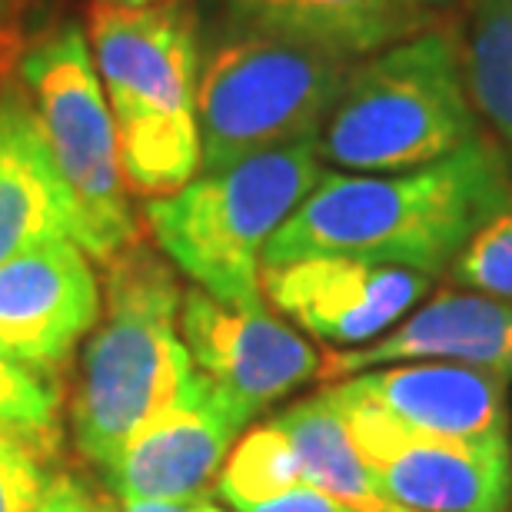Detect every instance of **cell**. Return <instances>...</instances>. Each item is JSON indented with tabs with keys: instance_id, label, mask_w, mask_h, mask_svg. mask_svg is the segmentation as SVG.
I'll return each instance as SVG.
<instances>
[{
	"instance_id": "25",
	"label": "cell",
	"mask_w": 512,
	"mask_h": 512,
	"mask_svg": "<svg viewBox=\"0 0 512 512\" xmlns=\"http://www.w3.org/2000/svg\"><path fill=\"white\" fill-rule=\"evenodd\" d=\"M187 506H177V503H133V506H124V512H187Z\"/></svg>"
},
{
	"instance_id": "5",
	"label": "cell",
	"mask_w": 512,
	"mask_h": 512,
	"mask_svg": "<svg viewBox=\"0 0 512 512\" xmlns=\"http://www.w3.org/2000/svg\"><path fill=\"white\" fill-rule=\"evenodd\" d=\"M323 173L320 137L203 170L187 187L147 203L150 233L197 290L220 303L263 306V247Z\"/></svg>"
},
{
	"instance_id": "3",
	"label": "cell",
	"mask_w": 512,
	"mask_h": 512,
	"mask_svg": "<svg viewBox=\"0 0 512 512\" xmlns=\"http://www.w3.org/2000/svg\"><path fill=\"white\" fill-rule=\"evenodd\" d=\"M90 50L117 124L127 183L150 200L187 187L203 160L200 47L190 14L173 4H97Z\"/></svg>"
},
{
	"instance_id": "12",
	"label": "cell",
	"mask_w": 512,
	"mask_h": 512,
	"mask_svg": "<svg viewBox=\"0 0 512 512\" xmlns=\"http://www.w3.org/2000/svg\"><path fill=\"white\" fill-rule=\"evenodd\" d=\"M100 323V283L74 240H47L0 263V343L50 373Z\"/></svg>"
},
{
	"instance_id": "10",
	"label": "cell",
	"mask_w": 512,
	"mask_h": 512,
	"mask_svg": "<svg viewBox=\"0 0 512 512\" xmlns=\"http://www.w3.org/2000/svg\"><path fill=\"white\" fill-rule=\"evenodd\" d=\"M180 336L197 373L250 416L320 376L313 343L263 306H233L203 290H183Z\"/></svg>"
},
{
	"instance_id": "21",
	"label": "cell",
	"mask_w": 512,
	"mask_h": 512,
	"mask_svg": "<svg viewBox=\"0 0 512 512\" xmlns=\"http://www.w3.org/2000/svg\"><path fill=\"white\" fill-rule=\"evenodd\" d=\"M449 273L459 286L512 303V193L506 207L456 256Z\"/></svg>"
},
{
	"instance_id": "19",
	"label": "cell",
	"mask_w": 512,
	"mask_h": 512,
	"mask_svg": "<svg viewBox=\"0 0 512 512\" xmlns=\"http://www.w3.org/2000/svg\"><path fill=\"white\" fill-rule=\"evenodd\" d=\"M303 473L293 456V446L276 423L256 426L230 449L227 463L217 476V496L230 509L243 512L247 506L266 503V499L300 486Z\"/></svg>"
},
{
	"instance_id": "22",
	"label": "cell",
	"mask_w": 512,
	"mask_h": 512,
	"mask_svg": "<svg viewBox=\"0 0 512 512\" xmlns=\"http://www.w3.org/2000/svg\"><path fill=\"white\" fill-rule=\"evenodd\" d=\"M50 453L0 429V512H37L54 473Z\"/></svg>"
},
{
	"instance_id": "24",
	"label": "cell",
	"mask_w": 512,
	"mask_h": 512,
	"mask_svg": "<svg viewBox=\"0 0 512 512\" xmlns=\"http://www.w3.org/2000/svg\"><path fill=\"white\" fill-rule=\"evenodd\" d=\"M37 512H110L90 489L74 476H54L40 499Z\"/></svg>"
},
{
	"instance_id": "15",
	"label": "cell",
	"mask_w": 512,
	"mask_h": 512,
	"mask_svg": "<svg viewBox=\"0 0 512 512\" xmlns=\"http://www.w3.org/2000/svg\"><path fill=\"white\" fill-rule=\"evenodd\" d=\"M47 240H74V203L34 107L0 100V263Z\"/></svg>"
},
{
	"instance_id": "8",
	"label": "cell",
	"mask_w": 512,
	"mask_h": 512,
	"mask_svg": "<svg viewBox=\"0 0 512 512\" xmlns=\"http://www.w3.org/2000/svg\"><path fill=\"white\" fill-rule=\"evenodd\" d=\"M353 443L393 503L416 512H512V439H449L336 396Z\"/></svg>"
},
{
	"instance_id": "26",
	"label": "cell",
	"mask_w": 512,
	"mask_h": 512,
	"mask_svg": "<svg viewBox=\"0 0 512 512\" xmlns=\"http://www.w3.org/2000/svg\"><path fill=\"white\" fill-rule=\"evenodd\" d=\"M187 512H227V509H220L213 499H207V496H200V499H193V503L187 506Z\"/></svg>"
},
{
	"instance_id": "1",
	"label": "cell",
	"mask_w": 512,
	"mask_h": 512,
	"mask_svg": "<svg viewBox=\"0 0 512 512\" xmlns=\"http://www.w3.org/2000/svg\"><path fill=\"white\" fill-rule=\"evenodd\" d=\"M509 193V157L486 133L419 170H326L263 247L260 270L303 256H353L436 276L506 207Z\"/></svg>"
},
{
	"instance_id": "18",
	"label": "cell",
	"mask_w": 512,
	"mask_h": 512,
	"mask_svg": "<svg viewBox=\"0 0 512 512\" xmlns=\"http://www.w3.org/2000/svg\"><path fill=\"white\" fill-rule=\"evenodd\" d=\"M476 114L512 150V0H476L463 44Z\"/></svg>"
},
{
	"instance_id": "2",
	"label": "cell",
	"mask_w": 512,
	"mask_h": 512,
	"mask_svg": "<svg viewBox=\"0 0 512 512\" xmlns=\"http://www.w3.org/2000/svg\"><path fill=\"white\" fill-rule=\"evenodd\" d=\"M180 300L173 270L143 243L110 260L107 320L87 343L74 396L77 446L104 473L197 380L180 336Z\"/></svg>"
},
{
	"instance_id": "11",
	"label": "cell",
	"mask_w": 512,
	"mask_h": 512,
	"mask_svg": "<svg viewBox=\"0 0 512 512\" xmlns=\"http://www.w3.org/2000/svg\"><path fill=\"white\" fill-rule=\"evenodd\" d=\"M240 403L197 373L190 389L124 446L110 466V486L124 506H187L217 483L237 436L253 423Z\"/></svg>"
},
{
	"instance_id": "6",
	"label": "cell",
	"mask_w": 512,
	"mask_h": 512,
	"mask_svg": "<svg viewBox=\"0 0 512 512\" xmlns=\"http://www.w3.org/2000/svg\"><path fill=\"white\" fill-rule=\"evenodd\" d=\"M353 64L330 50L240 30L200 67V173L320 137Z\"/></svg>"
},
{
	"instance_id": "13",
	"label": "cell",
	"mask_w": 512,
	"mask_h": 512,
	"mask_svg": "<svg viewBox=\"0 0 512 512\" xmlns=\"http://www.w3.org/2000/svg\"><path fill=\"white\" fill-rule=\"evenodd\" d=\"M336 396L376 406L399 426L449 439L509 436V380L463 363H389L336 380Z\"/></svg>"
},
{
	"instance_id": "23",
	"label": "cell",
	"mask_w": 512,
	"mask_h": 512,
	"mask_svg": "<svg viewBox=\"0 0 512 512\" xmlns=\"http://www.w3.org/2000/svg\"><path fill=\"white\" fill-rule=\"evenodd\" d=\"M243 512H360V509L346 506L343 499L323 493V489H316L310 483H300V486L286 489V493H280V496L266 499V503L247 506Z\"/></svg>"
},
{
	"instance_id": "29",
	"label": "cell",
	"mask_w": 512,
	"mask_h": 512,
	"mask_svg": "<svg viewBox=\"0 0 512 512\" xmlns=\"http://www.w3.org/2000/svg\"><path fill=\"white\" fill-rule=\"evenodd\" d=\"M0 7H4V0H0Z\"/></svg>"
},
{
	"instance_id": "28",
	"label": "cell",
	"mask_w": 512,
	"mask_h": 512,
	"mask_svg": "<svg viewBox=\"0 0 512 512\" xmlns=\"http://www.w3.org/2000/svg\"><path fill=\"white\" fill-rule=\"evenodd\" d=\"M413 7H419L423 14H429V10H439V7H449V4H456V0H409Z\"/></svg>"
},
{
	"instance_id": "7",
	"label": "cell",
	"mask_w": 512,
	"mask_h": 512,
	"mask_svg": "<svg viewBox=\"0 0 512 512\" xmlns=\"http://www.w3.org/2000/svg\"><path fill=\"white\" fill-rule=\"evenodd\" d=\"M20 74L74 203V243L97 263L117 260L137 243V220L127 200L117 124L87 34L74 24L47 34L27 50Z\"/></svg>"
},
{
	"instance_id": "4",
	"label": "cell",
	"mask_w": 512,
	"mask_h": 512,
	"mask_svg": "<svg viewBox=\"0 0 512 512\" xmlns=\"http://www.w3.org/2000/svg\"><path fill=\"white\" fill-rule=\"evenodd\" d=\"M449 30H416L353 64L320 130V157L343 173H403L449 157L479 137Z\"/></svg>"
},
{
	"instance_id": "14",
	"label": "cell",
	"mask_w": 512,
	"mask_h": 512,
	"mask_svg": "<svg viewBox=\"0 0 512 512\" xmlns=\"http://www.w3.org/2000/svg\"><path fill=\"white\" fill-rule=\"evenodd\" d=\"M413 360L463 363L512 380V303L479 290H443L380 340L323 356L320 376L336 383L373 366Z\"/></svg>"
},
{
	"instance_id": "17",
	"label": "cell",
	"mask_w": 512,
	"mask_h": 512,
	"mask_svg": "<svg viewBox=\"0 0 512 512\" xmlns=\"http://www.w3.org/2000/svg\"><path fill=\"white\" fill-rule=\"evenodd\" d=\"M273 423L290 439L303 483L343 499L346 506L360 512H416L393 503L380 489L373 469L366 466L353 443L340 403L326 389L286 406L283 413L273 416Z\"/></svg>"
},
{
	"instance_id": "20",
	"label": "cell",
	"mask_w": 512,
	"mask_h": 512,
	"mask_svg": "<svg viewBox=\"0 0 512 512\" xmlns=\"http://www.w3.org/2000/svg\"><path fill=\"white\" fill-rule=\"evenodd\" d=\"M60 389L50 373L20 363L0 343V429L54 453Z\"/></svg>"
},
{
	"instance_id": "9",
	"label": "cell",
	"mask_w": 512,
	"mask_h": 512,
	"mask_svg": "<svg viewBox=\"0 0 512 512\" xmlns=\"http://www.w3.org/2000/svg\"><path fill=\"white\" fill-rule=\"evenodd\" d=\"M433 276L353 260V256H303L263 266L260 286L296 330L333 346H366L386 336L429 293Z\"/></svg>"
},
{
	"instance_id": "16",
	"label": "cell",
	"mask_w": 512,
	"mask_h": 512,
	"mask_svg": "<svg viewBox=\"0 0 512 512\" xmlns=\"http://www.w3.org/2000/svg\"><path fill=\"white\" fill-rule=\"evenodd\" d=\"M243 34H266L340 57H370L426 27L409 0H227Z\"/></svg>"
},
{
	"instance_id": "27",
	"label": "cell",
	"mask_w": 512,
	"mask_h": 512,
	"mask_svg": "<svg viewBox=\"0 0 512 512\" xmlns=\"http://www.w3.org/2000/svg\"><path fill=\"white\" fill-rule=\"evenodd\" d=\"M100 4H114V7H153V4H167V0H100Z\"/></svg>"
}]
</instances>
